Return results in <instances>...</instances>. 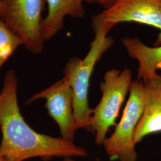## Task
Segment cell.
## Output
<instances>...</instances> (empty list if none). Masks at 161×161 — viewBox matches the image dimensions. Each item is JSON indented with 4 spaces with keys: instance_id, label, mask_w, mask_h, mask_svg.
<instances>
[{
    "instance_id": "obj_12",
    "label": "cell",
    "mask_w": 161,
    "mask_h": 161,
    "mask_svg": "<svg viewBox=\"0 0 161 161\" xmlns=\"http://www.w3.org/2000/svg\"><path fill=\"white\" fill-rule=\"evenodd\" d=\"M89 3H96L102 6L105 9H107L112 6L117 0H84Z\"/></svg>"
},
{
    "instance_id": "obj_10",
    "label": "cell",
    "mask_w": 161,
    "mask_h": 161,
    "mask_svg": "<svg viewBox=\"0 0 161 161\" xmlns=\"http://www.w3.org/2000/svg\"><path fill=\"white\" fill-rule=\"evenodd\" d=\"M121 43L130 57L137 60V80L143 82L158 75L157 70L161 64V45L150 47L138 38L124 37Z\"/></svg>"
},
{
    "instance_id": "obj_14",
    "label": "cell",
    "mask_w": 161,
    "mask_h": 161,
    "mask_svg": "<svg viewBox=\"0 0 161 161\" xmlns=\"http://www.w3.org/2000/svg\"><path fill=\"white\" fill-rule=\"evenodd\" d=\"M1 8H2V0H0V17L1 14Z\"/></svg>"
},
{
    "instance_id": "obj_1",
    "label": "cell",
    "mask_w": 161,
    "mask_h": 161,
    "mask_svg": "<svg viewBox=\"0 0 161 161\" xmlns=\"http://www.w3.org/2000/svg\"><path fill=\"white\" fill-rule=\"evenodd\" d=\"M17 78L13 70L6 72L0 92V157L3 161H24L38 157L43 161L57 158H84V148L62 138L35 131L24 119L17 102Z\"/></svg>"
},
{
    "instance_id": "obj_8",
    "label": "cell",
    "mask_w": 161,
    "mask_h": 161,
    "mask_svg": "<svg viewBox=\"0 0 161 161\" xmlns=\"http://www.w3.org/2000/svg\"><path fill=\"white\" fill-rule=\"evenodd\" d=\"M143 82L146 102L134 133L136 144L149 135L161 132V74Z\"/></svg>"
},
{
    "instance_id": "obj_5",
    "label": "cell",
    "mask_w": 161,
    "mask_h": 161,
    "mask_svg": "<svg viewBox=\"0 0 161 161\" xmlns=\"http://www.w3.org/2000/svg\"><path fill=\"white\" fill-rule=\"evenodd\" d=\"M46 0H2L1 19L17 35L29 52L44 50L42 13Z\"/></svg>"
},
{
    "instance_id": "obj_15",
    "label": "cell",
    "mask_w": 161,
    "mask_h": 161,
    "mask_svg": "<svg viewBox=\"0 0 161 161\" xmlns=\"http://www.w3.org/2000/svg\"><path fill=\"white\" fill-rule=\"evenodd\" d=\"M159 70H161V64H160V66H159Z\"/></svg>"
},
{
    "instance_id": "obj_16",
    "label": "cell",
    "mask_w": 161,
    "mask_h": 161,
    "mask_svg": "<svg viewBox=\"0 0 161 161\" xmlns=\"http://www.w3.org/2000/svg\"><path fill=\"white\" fill-rule=\"evenodd\" d=\"M0 161H3V159H2V158L0 157Z\"/></svg>"
},
{
    "instance_id": "obj_3",
    "label": "cell",
    "mask_w": 161,
    "mask_h": 161,
    "mask_svg": "<svg viewBox=\"0 0 161 161\" xmlns=\"http://www.w3.org/2000/svg\"><path fill=\"white\" fill-rule=\"evenodd\" d=\"M130 95L119 122L114 132L102 145L111 161H136L137 154L134 133L145 106V93L142 80H132Z\"/></svg>"
},
{
    "instance_id": "obj_7",
    "label": "cell",
    "mask_w": 161,
    "mask_h": 161,
    "mask_svg": "<svg viewBox=\"0 0 161 161\" xmlns=\"http://www.w3.org/2000/svg\"><path fill=\"white\" fill-rule=\"evenodd\" d=\"M97 16L114 26L122 22H136L159 29L154 47L161 45V0H117Z\"/></svg>"
},
{
    "instance_id": "obj_13",
    "label": "cell",
    "mask_w": 161,
    "mask_h": 161,
    "mask_svg": "<svg viewBox=\"0 0 161 161\" xmlns=\"http://www.w3.org/2000/svg\"><path fill=\"white\" fill-rule=\"evenodd\" d=\"M62 161H75L72 158H66Z\"/></svg>"
},
{
    "instance_id": "obj_6",
    "label": "cell",
    "mask_w": 161,
    "mask_h": 161,
    "mask_svg": "<svg viewBox=\"0 0 161 161\" xmlns=\"http://www.w3.org/2000/svg\"><path fill=\"white\" fill-rule=\"evenodd\" d=\"M40 98L46 100L48 114L57 123L61 138L74 143L77 129L74 110V92L68 80L64 76L52 86L32 96L26 104Z\"/></svg>"
},
{
    "instance_id": "obj_11",
    "label": "cell",
    "mask_w": 161,
    "mask_h": 161,
    "mask_svg": "<svg viewBox=\"0 0 161 161\" xmlns=\"http://www.w3.org/2000/svg\"><path fill=\"white\" fill-rule=\"evenodd\" d=\"M22 45L23 42L19 37L0 19V69Z\"/></svg>"
},
{
    "instance_id": "obj_9",
    "label": "cell",
    "mask_w": 161,
    "mask_h": 161,
    "mask_svg": "<svg viewBox=\"0 0 161 161\" xmlns=\"http://www.w3.org/2000/svg\"><path fill=\"white\" fill-rule=\"evenodd\" d=\"M47 16L42 20V34L45 42L63 29L66 16L81 19L84 17V0H46Z\"/></svg>"
},
{
    "instance_id": "obj_4",
    "label": "cell",
    "mask_w": 161,
    "mask_h": 161,
    "mask_svg": "<svg viewBox=\"0 0 161 161\" xmlns=\"http://www.w3.org/2000/svg\"><path fill=\"white\" fill-rule=\"evenodd\" d=\"M132 82V72L125 68L122 70H108L100 83L102 97L97 106L92 110L90 121L91 132L95 135V142L102 145L110 127L116 125L121 106Z\"/></svg>"
},
{
    "instance_id": "obj_2",
    "label": "cell",
    "mask_w": 161,
    "mask_h": 161,
    "mask_svg": "<svg viewBox=\"0 0 161 161\" xmlns=\"http://www.w3.org/2000/svg\"><path fill=\"white\" fill-rule=\"evenodd\" d=\"M92 26L95 35L86 56L83 59L70 58L64 72V76L69 80L74 92L76 128L77 130L82 128L90 132L92 109L89 106L88 98L90 82L95 66L114 43V39L108 36L113 25L96 14L92 16Z\"/></svg>"
}]
</instances>
